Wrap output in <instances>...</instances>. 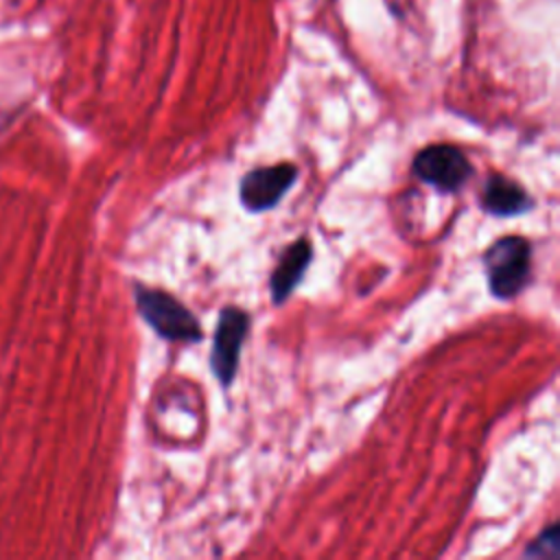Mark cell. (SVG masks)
I'll list each match as a JSON object with an SVG mask.
<instances>
[{"label": "cell", "instance_id": "obj_2", "mask_svg": "<svg viewBox=\"0 0 560 560\" xmlns=\"http://www.w3.org/2000/svg\"><path fill=\"white\" fill-rule=\"evenodd\" d=\"M532 247L523 236H503L483 254L488 289L497 300H512L529 278Z\"/></svg>", "mask_w": 560, "mask_h": 560}, {"label": "cell", "instance_id": "obj_1", "mask_svg": "<svg viewBox=\"0 0 560 560\" xmlns=\"http://www.w3.org/2000/svg\"><path fill=\"white\" fill-rule=\"evenodd\" d=\"M136 306L140 317L168 341H201L203 330L192 311H188L177 298L136 284Z\"/></svg>", "mask_w": 560, "mask_h": 560}, {"label": "cell", "instance_id": "obj_8", "mask_svg": "<svg viewBox=\"0 0 560 560\" xmlns=\"http://www.w3.org/2000/svg\"><path fill=\"white\" fill-rule=\"evenodd\" d=\"M558 551H560V527H558V523H551L547 529H542L529 542V547L525 549V556L527 558H540V556L556 558Z\"/></svg>", "mask_w": 560, "mask_h": 560}, {"label": "cell", "instance_id": "obj_3", "mask_svg": "<svg viewBox=\"0 0 560 560\" xmlns=\"http://www.w3.org/2000/svg\"><path fill=\"white\" fill-rule=\"evenodd\" d=\"M413 175L442 192H457L472 175V164L453 144H429L413 158Z\"/></svg>", "mask_w": 560, "mask_h": 560}, {"label": "cell", "instance_id": "obj_7", "mask_svg": "<svg viewBox=\"0 0 560 560\" xmlns=\"http://www.w3.org/2000/svg\"><path fill=\"white\" fill-rule=\"evenodd\" d=\"M481 203L490 214H497V217H516L527 212L534 206L525 188H521L514 179L503 175L488 177L483 186Z\"/></svg>", "mask_w": 560, "mask_h": 560}, {"label": "cell", "instance_id": "obj_5", "mask_svg": "<svg viewBox=\"0 0 560 560\" xmlns=\"http://www.w3.org/2000/svg\"><path fill=\"white\" fill-rule=\"evenodd\" d=\"M295 179L298 168L291 162L254 168L241 179V203L249 212L269 210L284 197V192L295 184Z\"/></svg>", "mask_w": 560, "mask_h": 560}, {"label": "cell", "instance_id": "obj_4", "mask_svg": "<svg viewBox=\"0 0 560 560\" xmlns=\"http://www.w3.org/2000/svg\"><path fill=\"white\" fill-rule=\"evenodd\" d=\"M249 330V315L238 306H225L219 313V324L212 339L210 368L223 387H230L241 359V346Z\"/></svg>", "mask_w": 560, "mask_h": 560}, {"label": "cell", "instance_id": "obj_6", "mask_svg": "<svg viewBox=\"0 0 560 560\" xmlns=\"http://www.w3.org/2000/svg\"><path fill=\"white\" fill-rule=\"evenodd\" d=\"M313 258V247L306 238H298L293 241L278 258V265L271 273V300L273 304H282L291 291L300 284L304 271L308 269V262Z\"/></svg>", "mask_w": 560, "mask_h": 560}]
</instances>
